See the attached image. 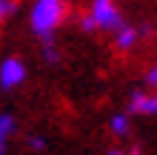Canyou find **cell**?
<instances>
[{
    "label": "cell",
    "instance_id": "11",
    "mask_svg": "<svg viewBox=\"0 0 157 155\" xmlns=\"http://www.w3.org/2000/svg\"><path fill=\"white\" fill-rule=\"evenodd\" d=\"M154 84H157V69L151 66V69H146V75H143V86L146 89H149V86L154 89Z\"/></svg>",
    "mask_w": 157,
    "mask_h": 155
},
{
    "label": "cell",
    "instance_id": "5",
    "mask_svg": "<svg viewBox=\"0 0 157 155\" xmlns=\"http://www.w3.org/2000/svg\"><path fill=\"white\" fill-rule=\"evenodd\" d=\"M157 112V98L154 92L149 89H134L132 95H128V115H140V118H154Z\"/></svg>",
    "mask_w": 157,
    "mask_h": 155
},
{
    "label": "cell",
    "instance_id": "1",
    "mask_svg": "<svg viewBox=\"0 0 157 155\" xmlns=\"http://www.w3.org/2000/svg\"><path fill=\"white\" fill-rule=\"evenodd\" d=\"M69 14L66 0H32L29 6V29L40 40H54V32L63 26Z\"/></svg>",
    "mask_w": 157,
    "mask_h": 155
},
{
    "label": "cell",
    "instance_id": "7",
    "mask_svg": "<svg viewBox=\"0 0 157 155\" xmlns=\"http://www.w3.org/2000/svg\"><path fill=\"white\" fill-rule=\"evenodd\" d=\"M109 129H112L114 138H126L128 132H132V115L128 112H117L109 118Z\"/></svg>",
    "mask_w": 157,
    "mask_h": 155
},
{
    "label": "cell",
    "instance_id": "3",
    "mask_svg": "<svg viewBox=\"0 0 157 155\" xmlns=\"http://www.w3.org/2000/svg\"><path fill=\"white\" fill-rule=\"evenodd\" d=\"M26 60L17 58V55H9V58L0 60V89L3 92H14L17 86H23L26 80Z\"/></svg>",
    "mask_w": 157,
    "mask_h": 155
},
{
    "label": "cell",
    "instance_id": "6",
    "mask_svg": "<svg viewBox=\"0 0 157 155\" xmlns=\"http://www.w3.org/2000/svg\"><path fill=\"white\" fill-rule=\"evenodd\" d=\"M17 135V118L12 112H0V155L9 152V144Z\"/></svg>",
    "mask_w": 157,
    "mask_h": 155
},
{
    "label": "cell",
    "instance_id": "4",
    "mask_svg": "<svg viewBox=\"0 0 157 155\" xmlns=\"http://www.w3.org/2000/svg\"><path fill=\"white\" fill-rule=\"evenodd\" d=\"M151 29H149V26H137V23H132V20H123V23H120L117 26V29L112 32V38H114V49L117 52H132L134 46H137V43H140L143 38H146V35H149Z\"/></svg>",
    "mask_w": 157,
    "mask_h": 155
},
{
    "label": "cell",
    "instance_id": "9",
    "mask_svg": "<svg viewBox=\"0 0 157 155\" xmlns=\"http://www.w3.org/2000/svg\"><path fill=\"white\" fill-rule=\"evenodd\" d=\"M17 12V0H0V26Z\"/></svg>",
    "mask_w": 157,
    "mask_h": 155
},
{
    "label": "cell",
    "instance_id": "2",
    "mask_svg": "<svg viewBox=\"0 0 157 155\" xmlns=\"http://www.w3.org/2000/svg\"><path fill=\"white\" fill-rule=\"evenodd\" d=\"M123 20L126 17L120 12L117 0H91L80 26H83V32H114Z\"/></svg>",
    "mask_w": 157,
    "mask_h": 155
},
{
    "label": "cell",
    "instance_id": "12",
    "mask_svg": "<svg viewBox=\"0 0 157 155\" xmlns=\"http://www.w3.org/2000/svg\"><path fill=\"white\" fill-rule=\"evenodd\" d=\"M106 155H128V152H123V149H109V152H106ZM132 155H140V149H134V152H132Z\"/></svg>",
    "mask_w": 157,
    "mask_h": 155
},
{
    "label": "cell",
    "instance_id": "10",
    "mask_svg": "<svg viewBox=\"0 0 157 155\" xmlns=\"http://www.w3.org/2000/svg\"><path fill=\"white\" fill-rule=\"evenodd\" d=\"M26 147H29L32 152H46V147H49V144H46V138H43V135H29Z\"/></svg>",
    "mask_w": 157,
    "mask_h": 155
},
{
    "label": "cell",
    "instance_id": "8",
    "mask_svg": "<svg viewBox=\"0 0 157 155\" xmlns=\"http://www.w3.org/2000/svg\"><path fill=\"white\" fill-rule=\"evenodd\" d=\"M43 60L46 63H60V49L54 46V40H43Z\"/></svg>",
    "mask_w": 157,
    "mask_h": 155
}]
</instances>
